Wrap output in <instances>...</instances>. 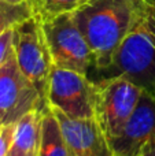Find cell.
I'll list each match as a JSON object with an SVG mask.
<instances>
[{"instance_id": "cell-2", "label": "cell", "mask_w": 155, "mask_h": 156, "mask_svg": "<svg viewBox=\"0 0 155 156\" xmlns=\"http://www.w3.org/2000/svg\"><path fill=\"white\" fill-rule=\"evenodd\" d=\"M104 73L110 74L107 77L126 78L155 97V37L148 25L144 0H140L136 21Z\"/></svg>"}, {"instance_id": "cell-17", "label": "cell", "mask_w": 155, "mask_h": 156, "mask_svg": "<svg viewBox=\"0 0 155 156\" xmlns=\"http://www.w3.org/2000/svg\"><path fill=\"white\" fill-rule=\"evenodd\" d=\"M140 156H155V137L143 148Z\"/></svg>"}, {"instance_id": "cell-7", "label": "cell", "mask_w": 155, "mask_h": 156, "mask_svg": "<svg viewBox=\"0 0 155 156\" xmlns=\"http://www.w3.org/2000/svg\"><path fill=\"white\" fill-rule=\"evenodd\" d=\"M44 105V97L22 74L13 56L0 67V123H15L29 111Z\"/></svg>"}, {"instance_id": "cell-15", "label": "cell", "mask_w": 155, "mask_h": 156, "mask_svg": "<svg viewBox=\"0 0 155 156\" xmlns=\"http://www.w3.org/2000/svg\"><path fill=\"white\" fill-rule=\"evenodd\" d=\"M15 133V123H0V156H8Z\"/></svg>"}, {"instance_id": "cell-14", "label": "cell", "mask_w": 155, "mask_h": 156, "mask_svg": "<svg viewBox=\"0 0 155 156\" xmlns=\"http://www.w3.org/2000/svg\"><path fill=\"white\" fill-rule=\"evenodd\" d=\"M14 56V27L0 33V67Z\"/></svg>"}, {"instance_id": "cell-3", "label": "cell", "mask_w": 155, "mask_h": 156, "mask_svg": "<svg viewBox=\"0 0 155 156\" xmlns=\"http://www.w3.org/2000/svg\"><path fill=\"white\" fill-rule=\"evenodd\" d=\"M95 83V119L110 140L122 132L144 90L118 76L103 78Z\"/></svg>"}, {"instance_id": "cell-9", "label": "cell", "mask_w": 155, "mask_h": 156, "mask_svg": "<svg viewBox=\"0 0 155 156\" xmlns=\"http://www.w3.org/2000/svg\"><path fill=\"white\" fill-rule=\"evenodd\" d=\"M54 114L63 132L70 156H114L109 138L96 119H73L58 111Z\"/></svg>"}, {"instance_id": "cell-8", "label": "cell", "mask_w": 155, "mask_h": 156, "mask_svg": "<svg viewBox=\"0 0 155 156\" xmlns=\"http://www.w3.org/2000/svg\"><path fill=\"white\" fill-rule=\"evenodd\" d=\"M155 137V97L143 92L135 112L122 132L110 138L114 156H140L143 148Z\"/></svg>"}, {"instance_id": "cell-19", "label": "cell", "mask_w": 155, "mask_h": 156, "mask_svg": "<svg viewBox=\"0 0 155 156\" xmlns=\"http://www.w3.org/2000/svg\"><path fill=\"white\" fill-rule=\"evenodd\" d=\"M154 2H155V0H154Z\"/></svg>"}, {"instance_id": "cell-13", "label": "cell", "mask_w": 155, "mask_h": 156, "mask_svg": "<svg viewBox=\"0 0 155 156\" xmlns=\"http://www.w3.org/2000/svg\"><path fill=\"white\" fill-rule=\"evenodd\" d=\"M30 16L32 11L27 2L23 4H10L4 0H0V33L13 29Z\"/></svg>"}, {"instance_id": "cell-10", "label": "cell", "mask_w": 155, "mask_h": 156, "mask_svg": "<svg viewBox=\"0 0 155 156\" xmlns=\"http://www.w3.org/2000/svg\"><path fill=\"white\" fill-rule=\"evenodd\" d=\"M45 107L29 111L15 122V133L8 156H38Z\"/></svg>"}, {"instance_id": "cell-4", "label": "cell", "mask_w": 155, "mask_h": 156, "mask_svg": "<svg viewBox=\"0 0 155 156\" xmlns=\"http://www.w3.org/2000/svg\"><path fill=\"white\" fill-rule=\"evenodd\" d=\"M96 83L85 74L54 67L45 90V104L73 119H95Z\"/></svg>"}, {"instance_id": "cell-6", "label": "cell", "mask_w": 155, "mask_h": 156, "mask_svg": "<svg viewBox=\"0 0 155 156\" xmlns=\"http://www.w3.org/2000/svg\"><path fill=\"white\" fill-rule=\"evenodd\" d=\"M43 23L54 67L73 70L88 76L93 56L85 37L77 26L73 12L63 14Z\"/></svg>"}, {"instance_id": "cell-18", "label": "cell", "mask_w": 155, "mask_h": 156, "mask_svg": "<svg viewBox=\"0 0 155 156\" xmlns=\"http://www.w3.org/2000/svg\"><path fill=\"white\" fill-rule=\"evenodd\" d=\"M4 2L10 3V4H23V3H26L27 0H4Z\"/></svg>"}, {"instance_id": "cell-16", "label": "cell", "mask_w": 155, "mask_h": 156, "mask_svg": "<svg viewBox=\"0 0 155 156\" xmlns=\"http://www.w3.org/2000/svg\"><path fill=\"white\" fill-rule=\"evenodd\" d=\"M146 2V11H147L148 25L155 37V2L154 0H144Z\"/></svg>"}, {"instance_id": "cell-11", "label": "cell", "mask_w": 155, "mask_h": 156, "mask_svg": "<svg viewBox=\"0 0 155 156\" xmlns=\"http://www.w3.org/2000/svg\"><path fill=\"white\" fill-rule=\"evenodd\" d=\"M38 156H70L65 136L54 111L45 107L41 132V145Z\"/></svg>"}, {"instance_id": "cell-12", "label": "cell", "mask_w": 155, "mask_h": 156, "mask_svg": "<svg viewBox=\"0 0 155 156\" xmlns=\"http://www.w3.org/2000/svg\"><path fill=\"white\" fill-rule=\"evenodd\" d=\"M89 0H27L32 15L45 22L63 14L74 12Z\"/></svg>"}, {"instance_id": "cell-5", "label": "cell", "mask_w": 155, "mask_h": 156, "mask_svg": "<svg viewBox=\"0 0 155 156\" xmlns=\"http://www.w3.org/2000/svg\"><path fill=\"white\" fill-rule=\"evenodd\" d=\"M14 56L22 74L38 89L45 100L47 85L54 63L43 23L36 16L32 15L14 26Z\"/></svg>"}, {"instance_id": "cell-1", "label": "cell", "mask_w": 155, "mask_h": 156, "mask_svg": "<svg viewBox=\"0 0 155 156\" xmlns=\"http://www.w3.org/2000/svg\"><path fill=\"white\" fill-rule=\"evenodd\" d=\"M140 0H89L73 15L93 56V67L106 71L137 18Z\"/></svg>"}]
</instances>
